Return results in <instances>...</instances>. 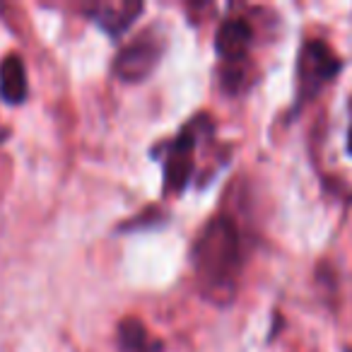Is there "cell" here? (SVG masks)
I'll list each match as a JSON object with an SVG mask.
<instances>
[{
    "label": "cell",
    "mask_w": 352,
    "mask_h": 352,
    "mask_svg": "<svg viewBox=\"0 0 352 352\" xmlns=\"http://www.w3.org/2000/svg\"><path fill=\"white\" fill-rule=\"evenodd\" d=\"M193 265L201 289L210 302H230L241 270V244L236 225L220 215L208 222L193 246Z\"/></svg>",
    "instance_id": "cell-1"
},
{
    "label": "cell",
    "mask_w": 352,
    "mask_h": 352,
    "mask_svg": "<svg viewBox=\"0 0 352 352\" xmlns=\"http://www.w3.org/2000/svg\"><path fill=\"white\" fill-rule=\"evenodd\" d=\"M340 70V63L336 60V56L331 54L323 41H309L299 54V65H297V82H299V97L309 99L328 82L336 78V73Z\"/></svg>",
    "instance_id": "cell-2"
},
{
    "label": "cell",
    "mask_w": 352,
    "mask_h": 352,
    "mask_svg": "<svg viewBox=\"0 0 352 352\" xmlns=\"http://www.w3.org/2000/svg\"><path fill=\"white\" fill-rule=\"evenodd\" d=\"M160 63V49H157L155 39H142L133 41V44L123 46L118 51L116 60H113V75L121 82H142L150 78V73Z\"/></svg>",
    "instance_id": "cell-3"
},
{
    "label": "cell",
    "mask_w": 352,
    "mask_h": 352,
    "mask_svg": "<svg viewBox=\"0 0 352 352\" xmlns=\"http://www.w3.org/2000/svg\"><path fill=\"white\" fill-rule=\"evenodd\" d=\"M193 138L188 133L179 135L171 145L169 152V160H166L164 166V186L166 191L171 193H182L184 186L188 184L191 179V171H193Z\"/></svg>",
    "instance_id": "cell-4"
},
{
    "label": "cell",
    "mask_w": 352,
    "mask_h": 352,
    "mask_svg": "<svg viewBox=\"0 0 352 352\" xmlns=\"http://www.w3.org/2000/svg\"><path fill=\"white\" fill-rule=\"evenodd\" d=\"M251 46V27L244 20H227L220 25L215 36V49L225 60L234 63V60L244 58V54Z\"/></svg>",
    "instance_id": "cell-5"
},
{
    "label": "cell",
    "mask_w": 352,
    "mask_h": 352,
    "mask_svg": "<svg viewBox=\"0 0 352 352\" xmlns=\"http://www.w3.org/2000/svg\"><path fill=\"white\" fill-rule=\"evenodd\" d=\"M0 94L8 104H22L27 97V70L17 56L0 63Z\"/></svg>",
    "instance_id": "cell-6"
},
{
    "label": "cell",
    "mask_w": 352,
    "mask_h": 352,
    "mask_svg": "<svg viewBox=\"0 0 352 352\" xmlns=\"http://www.w3.org/2000/svg\"><path fill=\"white\" fill-rule=\"evenodd\" d=\"M140 12H142V3H131V0L107 3V6L97 8V22L109 34H121V32H126L133 25V20Z\"/></svg>",
    "instance_id": "cell-7"
},
{
    "label": "cell",
    "mask_w": 352,
    "mask_h": 352,
    "mask_svg": "<svg viewBox=\"0 0 352 352\" xmlns=\"http://www.w3.org/2000/svg\"><path fill=\"white\" fill-rule=\"evenodd\" d=\"M118 347L121 352H164L162 340H152L138 318H123L118 323Z\"/></svg>",
    "instance_id": "cell-8"
},
{
    "label": "cell",
    "mask_w": 352,
    "mask_h": 352,
    "mask_svg": "<svg viewBox=\"0 0 352 352\" xmlns=\"http://www.w3.org/2000/svg\"><path fill=\"white\" fill-rule=\"evenodd\" d=\"M347 150H350V155H352V126H350V133H347Z\"/></svg>",
    "instance_id": "cell-9"
}]
</instances>
